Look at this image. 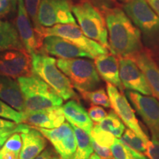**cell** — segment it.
<instances>
[{
	"label": "cell",
	"mask_w": 159,
	"mask_h": 159,
	"mask_svg": "<svg viewBox=\"0 0 159 159\" xmlns=\"http://www.w3.org/2000/svg\"><path fill=\"white\" fill-rule=\"evenodd\" d=\"M105 20L109 49L116 57H131L143 48L142 34L126 13L119 8H106Z\"/></svg>",
	"instance_id": "6da1fadb"
},
{
	"label": "cell",
	"mask_w": 159,
	"mask_h": 159,
	"mask_svg": "<svg viewBox=\"0 0 159 159\" xmlns=\"http://www.w3.org/2000/svg\"><path fill=\"white\" fill-rule=\"evenodd\" d=\"M25 101V112L61 106L63 99L37 75L18 78Z\"/></svg>",
	"instance_id": "7a4b0ae2"
},
{
	"label": "cell",
	"mask_w": 159,
	"mask_h": 159,
	"mask_svg": "<svg viewBox=\"0 0 159 159\" xmlns=\"http://www.w3.org/2000/svg\"><path fill=\"white\" fill-rule=\"evenodd\" d=\"M33 72L49 86L63 100L77 99L74 87L66 75L57 66V60L44 53L32 55Z\"/></svg>",
	"instance_id": "3957f363"
},
{
	"label": "cell",
	"mask_w": 159,
	"mask_h": 159,
	"mask_svg": "<svg viewBox=\"0 0 159 159\" xmlns=\"http://www.w3.org/2000/svg\"><path fill=\"white\" fill-rule=\"evenodd\" d=\"M124 11L140 30L143 40L152 49H159V16L145 0H128Z\"/></svg>",
	"instance_id": "277c9868"
},
{
	"label": "cell",
	"mask_w": 159,
	"mask_h": 159,
	"mask_svg": "<svg viewBox=\"0 0 159 159\" xmlns=\"http://www.w3.org/2000/svg\"><path fill=\"white\" fill-rule=\"evenodd\" d=\"M57 67L68 77L79 92L92 91L101 82L94 62L83 57L57 60Z\"/></svg>",
	"instance_id": "5b68a950"
},
{
	"label": "cell",
	"mask_w": 159,
	"mask_h": 159,
	"mask_svg": "<svg viewBox=\"0 0 159 159\" xmlns=\"http://www.w3.org/2000/svg\"><path fill=\"white\" fill-rule=\"evenodd\" d=\"M71 10L83 33L89 39L109 49L106 23L99 10L88 1L72 5Z\"/></svg>",
	"instance_id": "8992f818"
},
{
	"label": "cell",
	"mask_w": 159,
	"mask_h": 159,
	"mask_svg": "<svg viewBox=\"0 0 159 159\" xmlns=\"http://www.w3.org/2000/svg\"><path fill=\"white\" fill-rule=\"evenodd\" d=\"M39 33L43 38L48 35H57L68 40L90 54L93 58L108 52V49L87 37L77 24H59L51 27H42Z\"/></svg>",
	"instance_id": "52a82bcc"
},
{
	"label": "cell",
	"mask_w": 159,
	"mask_h": 159,
	"mask_svg": "<svg viewBox=\"0 0 159 159\" xmlns=\"http://www.w3.org/2000/svg\"><path fill=\"white\" fill-rule=\"evenodd\" d=\"M125 95L150 130L152 138L159 140V100L156 97L126 90Z\"/></svg>",
	"instance_id": "ba28073f"
},
{
	"label": "cell",
	"mask_w": 159,
	"mask_h": 159,
	"mask_svg": "<svg viewBox=\"0 0 159 159\" xmlns=\"http://www.w3.org/2000/svg\"><path fill=\"white\" fill-rule=\"evenodd\" d=\"M72 5L69 0H42L38 21L41 27H51L59 24H75Z\"/></svg>",
	"instance_id": "9c48e42d"
},
{
	"label": "cell",
	"mask_w": 159,
	"mask_h": 159,
	"mask_svg": "<svg viewBox=\"0 0 159 159\" xmlns=\"http://www.w3.org/2000/svg\"><path fill=\"white\" fill-rule=\"evenodd\" d=\"M0 75L13 79L33 75V60L30 54L25 49L2 51Z\"/></svg>",
	"instance_id": "30bf717a"
},
{
	"label": "cell",
	"mask_w": 159,
	"mask_h": 159,
	"mask_svg": "<svg viewBox=\"0 0 159 159\" xmlns=\"http://www.w3.org/2000/svg\"><path fill=\"white\" fill-rule=\"evenodd\" d=\"M49 140L61 159H71L77 148L76 137L71 125L63 122L59 127L52 129L36 128Z\"/></svg>",
	"instance_id": "8fae6325"
},
{
	"label": "cell",
	"mask_w": 159,
	"mask_h": 159,
	"mask_svg": "<svg viewBox=\"0 0 159 159\" xmlns=\"http://www.w3.org/2000/svg\"><path fill=\"white\" fill-rule=\"evenodd\" d=\"M106 89L111 101V105L115 113L128 128L136 133L145 142L148 143L150 139L141 128L136 116V113L129 103L127 97L125 96L122 91H119L116 87L110 83H107Z\"/></svg>",
	"instance_id": "7c38bea8"
},
{
	"label": "cell",
	"mask_w": 159,
	"mask_h": 159,
	"mask_svg": "<svg viewBox=\"0 0 159 159\" xmlns=\"http://www.w3.org/2000/svg\"><path fill=\"white\" fill-rule=\"evenodd\" d=\"M16 27L24 47L30 55L42 53L43 38L38 33L29 19L24 0H17Z\"/></svg>",
	"instance_id": "4fadbf2b"
},
{
	"label": "cell",
	"mask_w": 159,
	"mask_h": 159,
	"mask_svg": "<svg viewBox=\"0 0 159 159\" xmlns=\"http://www.w3.org/2000/svg\"><path fill=\"white\" fill-rule=\"evenodd\" d=\"M119 77L125 89L144 95H153L144 73L131 57H119Z\"/></svg>",
	"instance_id": "5bb4252c"
},
{
	"label": "cell",
	"mask_w": 159,
	"mask_h": 159,
	"mask_svg": "<svg viewBox=\"0 0 159 159\" xmlns=\"http://www.w3.org/2000/svg\"><path fill=\"white\" fill-rule=\"evenodd\" d=\"M42 53L62 59L86 57L94 59L88 52L68 40L57 35H48L43 39Z\"/></svg>",
	"instance_id": "9a60e30c"
},
{
	"label": "cell",
	"mask_w": 159,
	"mask_h": 159,
	"mask_svg": "<svg viewBox=\"0 0 159 159\" xmlns=\"http://www.w3.org/2000/svg\"><path fill=\"white\" fill-rule=\"evenodd\" d=\"M65 120L62 107L60 106L25 113L23 122L32 127L52 129L59 127Z\"/></svg>",
	"instance_id": "2e32d148"
},
{
	"label": "cell",
	"mask_w": 159,
	"mask_h": 159,
	"mask_svg": "<svg viewBox=\"0 0 159 159\" xmlns=\"http://www.w3.org/2000/svg\"><path fill=\"white\" fill-rule=\"evenodd\" d=\"M94 59L95 66L99 76L107 83L114 85L123 92L125 89L119 77V58L113 53L108 52Z\"/></svg>",
	"instance_id": "e0dca14e"
},
{
	"label": "cell",
	"mask_w": 159,
	"mask_h": 159,
	"mask_svg": "<svg viewBox=\"0 0 159 159\" xmlns=\"http://www.w3.org/2000/svg\"><path fill=\"white\" fill-rule=\"evenodd\" d=\"M131 57L144 73L152 94L159 100V66L148 52H139Z\"/></svg>",
	"instance_id": "ac0fdd59"
},
{
	"label": "cell",
	"mask_w": 159,
	"mask_h": 159,
	"mask_svg": "<svg viewBox=\"0 0 159 159\" xmlns=\"http://www.w3.org/2000/svg\"><path fill=\"white\" fill-rule=\"evenodd\" d=\"M0 99L19 112H25V101L18 81L0 75Z\"/></svg>",
	"instance_id": "d6986e66"
},
{
	"label": "cell",
	"mask_w": 159,
	"mask_h": 159,
	"mask_svg": "<svg viewBox=\"0 0 159 159\" xmlns=\"http://www.w3.org/2000/svg\"><path fill=\"white\" fill-rule=\"evenodd\" d=\"M22 147L19 153V159H35L47 146V141L43 135L35 128L26 132L20 133Z\"/></svg>",
	"instance_id": "ffe728a7"
},
{
	"label": "cell",
	"mask_w": 159,
	"mask_h": 159,
	"mask_svg": "<svg viewBox=\"0 0 159 159\" xmlns=\"http://www.w3.org/2000/svg\"><path fill=\"white\" fill-rule=\"evenodd\" d=\"M65 118L71 125H76L91 135L93 122L89 116L88 111L81 105L78 101L71 99L62 106Z\"/></svg>",
	"instance_id": "44dd1931"
},
{
	"label": "cell",
	"mask_w": 159,
	"mask_h": 159,
	"mask_svg": "<svg viewBox=\"0 0 159 159\" xmlns=\"http://www.w3.org/2000/svg\"><path fill=\"white\" fill-rule=\"evenodd\" d=\"M23 49L25 48L14 26L8 21H0V52Z\"/></svg>",
	"instance_id": "7402d4cb"
},
{
	"label": "cell",
	"mask_w": 159,
	"mask_h": 159,
	"mask_svg": "<svg viewBox=\"0 0 159 159\" xmlns=\"http://www.w3.org/2000/svg\"><path fill=\"white\" fill-rule=\"evenodd\" d=\"M71 126L74 129L76 137L77 148L71 159H89L94 152L91 135L76 125H71Z\"/></svg>",
	"instance_id": "603a6c76"
},
{
	"label": "cell",
	"mask_w": 159,
	"mask_h": 159,
	"mask_svg": "<svg viewBox=\"0 0 159 159\" xmlns=\"http://www.w3.org/2000/svg\"><path fill=\"white\" fill-rule=\"evenodd\" d=\"M95 124H97L99 128L110 133L117 139L121 138L126 129L124 122L114 111H111L102 121Z\"/></svg>",
	"instance_id": "cb8c5ba5"
},
{
	"label": "cell",
	"mask_w": 159,
	"mask_h": 159,
	"mask_svg": "<svg viewBox=\"0 0 159 159\" xmlns=\"http://www.w3.org/2000/svg\"><path fill=\"white\" fill-rule=\"evenodd\" d=\"M110 148L114 159H148L142 152L129 148L117 138Z\"/></svg>",
	"instance_id": "d4e9b609"
},
{
	"label": "cell",
	"mask_w": 159,
	"mask_h": 159,
	"mask_svg": "<svg viewBox=\"0 0 159 159\" xmlns=\"http://www.w3.org/2000/svg\"><path fill=\"white\" fill-rule=\"evenodd\" d=\"M81 97L88 101L91 105H99L104 108H111V101L108 94H106L104 88H101L95 91H80Z\"/></svg>",
	"instance_id": "484cf974"
},
{
	"label": "cell",
	"mask_w": 159,
	"mask_h": 159,
	"mask_svg": "<svg viewBox=\"0 0 159 159\" xmlns=\"http://www.w3.org/2000/svg\"><path fill=\"white\" fill-rule=\"evenodd\" d=\"M119 140L124 144L139 152L144 153L148 148V143L145 142L140 136L128 128L125 129L124 134Z\"/></svg>",
	"instance_id": "4316f807"
},
{
	"label": "cell",
	"mask_w": 159,
	"mask_h": 159,
	"mask_svg": "<svg viewBox=\"0 0 159 159\" xmlns=\"http://www.w3.org/2000/svg\"><path fill=\"white\" fill-rule=\"evenodd\" d=\"M91 136L97 144L105 148H111L116 139L110 133L99 128L97 124L93 125L91 131Z\"/></svg>",
	"instance_id": "83f0119b"
},
{
	"label": "cell",
	"mask_w": 159,
	"mask_h": 159,
	"mask_svg": "<svg viewBox=\"0 0 159 159\" xmlns=\"http://www.w3.org/2000/svg\"><path fill=\"white\" fill-rule=\"evenodd\" d=\"M0 117L19 123L23 122L25 113L19 112L0 99Z\"/></svg>",
	"instance_id": "f1b7e54d"
},
{
	"label": "cell",
	"mask_w": 159,
	"mask_h": 159,
	"mask_svg": "<svg viewBox=\"0 0 159 159\" xmlns=\"http://www.w3.org/2000/svg\"><path fill=\"white\" fill-rule=\"evenodd\" d=\"M41 1L42 0H24L27 14L30 18L33 27H35V29L39 33L40 30L42 27L38 21V14H39V10Z\"/></svg>",
	"instance_id": "f546056e"
},
{
	"label": "cell",
	"mask_w": 159,
	"mask_h": 159,
	"mask_svg": "<svg viewBox=\"0 0 159 159\" xmlns=\"http://www.w3.org/2000/svg\"><path fill=\"white\" fill-rule=\"evenodd\" d=\"M21 147H22V140H21V134L19 133H15L7 139L2 149L11 151L19 156Z\"/></svg>",
	"instance_id": "4dcf8cb0"
},
{
	"label": "cell",
	"mask_w": 159,
	"mask_h": 159,
	"mask_svg": "<svg viewBox=\"0 0 159 159\" xmlns=\"http://www.w3.org/2000/svg\"><path fill=\"white\" fill-rule=\"evenodd\" d=\"M88 114L91 121L94 123L100 122L108 115V113L105 111L104 108H102V106L95 105H91L88 110Z\"/></svg>",
	"instance_id": "1f68e13d"
},
{
	"label": "cell",
	"mask_w": 159,
	"mask_h": 159,
	"mask_svg": "<svg viewBox=\"0 0 159 159\" xmlns=\"http://www.w3.org/2000/svg\"><path fill=\"white\" fill-rule=\"evenodd\" d=\"M30 125L26 124V123H19L15 130L9 131V132L4 133L2 134H0V150L2 148V147L4 146V144H5L6 141L7 140V139H8L12 134H15V133L26 132V131L28 130L30 128Z\"/></svg>",
	"instance_id": "d6a6232c"
},
{
	"label": "cell",
	"mask_w": 159,
	"mask_h": 159,
	"mask_svg": "<svg viewBox=\"0 0 159 159\" xmlns=\"http://www.w3.org/2000/svg\"><path fill=\"white\" fill-rule=\"evenodd\" d=\"M91 144H92L93 150L97 156L100 157L102 159H114L112 152H111L110 148H105L95 142V141L91 138Z\"/></svg>",
	"instance_id": "836d02e7"
},
{
	"label": "cell",
	"mask_w": 159,
	"mask_h": 159,
	"mask_svg": "<svg viewBox=\"0 0 159 159\" xmlns=\"http://www.w3.org/2000/svg\"><path fill=\"white\" fill-rule=\"evenodd\" d=\"M144 154L149 159H159V140L152 139L149 141Z\"/></svg>",
	"instance_id": "e575fe53"
},
{
	"label": "cell",
	"mask_w": 159,
	"mask_h": 159,
	"mask_svg": "<svg viewBox=\"0 0 159 159\" xmlns=\"http://www.w3.org/2000/svg\"><path fill=\"white\" fill-rule=\"evenodd\" d=\"M17 125L18 123L13 121L5 120V119L0 118V134L15 130Z\"/></svg>",
	"instance_id": "d590c367"
},
{
	"label": "cell",
	"mask_w": 159,
	"mask_h": 159,
	"mask_svg": "<svg viewBox=\"0 0 159 159\" xmlns=\"http://www.w3.org/2000/svg\"><path fill=\"white\" fill-rule=\"evenodd\" d=\"M35 159H61V157L55 150L49 148L43 150Z\"/></svg>",
	"instance_id": "8d00e7d4"
},
{
	"label": "cell",
	"mask_w": 159,
	"mask_h": 159,
	"mask_svg": "<svg viewBox=\"0 0 159 159\" xmlns=\"http://www.w3.org/2000/svg\"><path fill=\"white\" fill-rule=\"evenodd\" d=\"M13 10V6L8 0H0V17L4 16Z\"/></svg>",
	"instance_id": "74e56055"
},
{
	"label": "cell",
	"mask_w": 159,
	"mask_h": 159,
	"mask_svg": "<svg viewBox=\"0 0 159 159\" xmlns=\"http://www.w3.org/2000/svg\"><path fill=\"white\" fill-rule=\"evenodd\" d=\"M0 159H19V156L11 151L1 149Z\"/></svg>",
	"instance_id": "f35d334b"
},
{
	"label": "cell",
	"mask_w": 159,
	"mask_h": 159,
	"mask_svg": "<svg viewBox=\"0 0 159 159\" xmlns=\"http://www.w3.org/2000/svg\"><path fill=\"white\" fill-rule=\"evenodd\" d=\"M155 13L159 16V0H145Z\"/></svg>",
	"instance_id": "ab89813d"
},
{
	"label": "cell",
	"mask_w": 159,
	"mask_h": 159,
	"mask_svg": "<svg viewBox=\"0 0 159 159\" xmlns=\"http://www.w3.org/2000/svg\"><path fill=\"white\" fill-rule=\"evenodd\" d=\"M11 3L12 6H13V11L16 10V6H17V0H8Z\"/></svg>",
	"instance_id": "60d3db41"
},
{
	"label": "cell",
	"mask_w": 159,
	"mask_h": 159,
	"mask_svg": "<svg viewBox=\"0 0 159 159\" xmlns=\"http://www.w3.org/2000/svg\"><path fill=\"white\" fill-rule=\"evenodd\" d=\"M89 159H102V158H101L100 157H99L98 156H97L96 153H94V154L91 155V156L89 158Z\"/></svg>",
	"instance_id": "b9f144b4"
},
{
	"label": "cell",
	"mask_w": 159,
	"mask_h": 159,
	"mask_svg": "<svg viewBox=\"0 0 159 159\" xmlns=\"http://www.w3.org/2000/svg\"><path fill=\"white\" fill-rule=\"evenodd\" d=\"M116 1L119 2H120V3H126L128 0H116Z\"/></svg>",
	"instance_id": "7bdbcfd3"
}]
</instances>
